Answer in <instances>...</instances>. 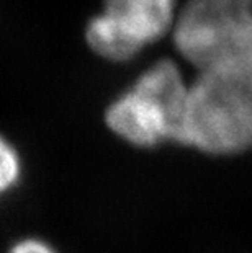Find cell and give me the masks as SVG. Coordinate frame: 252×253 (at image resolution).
I'll return each instance as SVG.
<instances>
[{"label": "cell", "instance_id": "6da1fadb", "mask_svg": "<svg viewBox=\"0 0 252 253\" xmlns=\"http://www.w3.org/2000/svg\"><path fill=\"white\" fill-rule=\"evenodd\" d=\"M177 145L228 157L252 145V64L195 72Z\"/></svg>", "mask_w": 252, "mask_h": 253}, {"label": "cell", "instance_id": "7a4b0ae2", "mask_svg": "<svg viewBox=\"0 0 252 253\" xmlns=\"http://www.w3.org/2000/svg\"><path fill=\"white\" fill-rule=\"evenodd\" d=\"M189 87L190 79L180 59H155L108 101L103 111L105 127L133 149L177 145Z\"/></svg>", "mask_w": 252, "mask_h": 253}, {"label": "cell", "instance_id": "3957f363", "mask_svg": "<svg viewBox=\"0 0 252 253\" xmlns=\"http://www.w3.org/2000/svg\"><path fill=\"white\" fill-rule=\"evenodd\" d=\"M170 41L195 72L252 64V0H182Z\"/></svg>", "mask_w": 252, "mask_h": 253}, {"label": "cell", "instance_id": "277c9868", "mask_svg": "<svg viewBox=\"0 0 252 253\" xmlns=\"http://www.w3.org/2000/svg\"><path fill=\"white\" fill-rule=\"evenodd\" d=\"M182 0H103L85 21L84 42L100 61L128 64L172 36Z\"/></svg>", "mask_w": 252, "mask_h": 253}, {"label": "cell", "instance_id": "5b68a950", "mask_svg": "<svg viewBox=\"0 0 252 253\" xmlns=\"http://www.w3.org/2000/svg\"><path fill=\"white\" fill-rule=\"evenodd\" d=\"M25 176V160L18 145L0 131V201L18 190Z\"/></svg>", "mask_w": 252, "mask_h": 253}, {"label": "cell", "instance_id": "8992f818", "mask_svg": "<svg viewBox=\"0 0 252 253\" xmlns=\"http://www.w3.org/2000/svg\"><path fill=\"white\" fill-rule=\"evenodd\" d=\"M5 253H61V250L45 237L21 235L7 247Z\"/></svg>", "mask_w": 252, "mask_h": 253}]
</instances>
